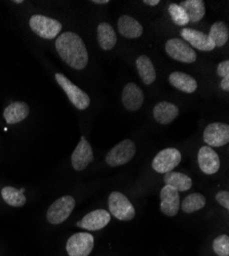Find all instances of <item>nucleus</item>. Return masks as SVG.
Returning <instances> with one entry per match:
<instances>
[{
  "label": "nucleus",
  "instance_id": "1",
  "mask_svg": "<svg viewBox=\"0 0 229 256\" xmlns=\"http://www.w3.org/2000/svg\"><path fill=\"white\" fill-rule=\"evenodd\" d=\"M56 50L67 65L75 70H82L88 66L89 54L85 42L73 32H65L58 36Z\"/></svg>",
  "mask_w": 229,
  "mask_h": 256
},
{
  "label": "nucleus",
  "instance_id": "2",
  "mask_svg": "<svg viewBox=\"0 0 229 256\" xmlns=\"http://www.w3.org/2000/svg\"><path fill=\"white\" fill-rule=\"evenodd\" d=\"M29 26L37 36L44 39H54L62 31V24L58 20L43 14L32 16Z\"/></svg>",
  "mask_w": 229,
  "mask_h": 256
},
{
  "label": "nucleus",
  "instance_id": "3",
  "mask_svg": "<svg viewBox=\"0 0 229 256\" xmlns=\"http://www.w3.org/2000/svg\"><path fill=\"white\" fill-rule=\"evenodd\" d=\"M55 78L62 90L67 94L69 100L75 106V108L78 110H86L88 108L91 104V98L85 92L73 84L64 74L57 73Z\"/></svg>",
  "mask_w": 229,
  "mask_h": 256
},
{
  "label": "nucleus",
  "instance_id": "4",
  "mask_svg": "<svg viewBox=\"0 0 229 256\" xmlns=\"http://www.w3.org/2000/svg\"><path fill=\"white\" fill-rule=\"evenodd\" d=\"M108 207L111 214L119 220H132L136 216L135 208L131 201L119 192H113L110 194Z\"/></svg>",
  "mask_w": 229,
  "mask_h": 256
},
{
  "label": "nucleus",
  "instance_id": "5",
  "mask_svg": "<svg viewBox=\"0 0 229 256\" xmlns=\"http://www.w3.org/2000/svg\"><path fill=\"white\" fill-rule=\"evenodd\" d=\"M75 208V200L71 196H63L56 200L48 209L47 220L52 224H63Z\"/></svg>",
  "mask_w": 229,
  "mask_h": 256
},
{
  "label": "nucleus",
  "instance_id": "6",
  "mask_svg": "<svg viewBox=\"0 0 229 256\" xmlns=\"http://www.w3.org/2000/svg\"><path fill=\"white\" fill-rule=\"evenodd\" d=\"M136 154V144L131 140H124L108 152L106 162L111 167H118L130 162Z\"/></svg>",
  "mask_w": 229,
  "mask_h": 256
},
{
  "label": "nucleus",
  "instance_id": "7",
  "mask_svg": "<svg viewBox=\"0 0 229 256\" xmlns=\"http://www.w3.org/2000/svg\"><path fill=\"white\" fill-rule=\"evenodd\" d=\"M182 155L175 148H168L161 150L152 161V168L156 172L165 174L171 172L181 162Z\"/></svg>",
  "mask_w": 229,
  "mask_h": 256
},
{
  "label": "nucleus",
  "instance_id": "8",
  "mask_svg": "<svg viewBox=\"0 0 229 256\" xmlns=\"http://www.w3.org/2000/svg\"><path fill=\"white\" fill-rule=\"evenodd\" d=\"M94 242L92 234L76 232L67 241V253L69 256H89L94 249Z\"/></svg>",
  "mask_w": 229,
  "mask_h": 256
},
{
  "label": "nucleus",
  "instance_id": "9",
  "mask_svg": "<svg viewBox=\"0 0 229 256\" xmlns=\"http://www.w3.org/2000/svg\"><path fill=\"white\" fill-rule=\"evenodd\" d=\"M165 52L178 62H193L196 60V52L186 41L180 38H172L166 41Z\"/></svg>",
  "mask_w": 229,
  "mask_h": 256
},
{
  "label": "nucleus",
  "instance_id": "10",
  "mask_svg": "<svg viewBox=\"0 0 229 256\" xmlns=\"http://www.w3.org/2000/svg\"><path fill=\"white\" fill-rule=\"evenodd\" d=\"M203 140L209 146H223L229 142V126L215 122L207 125L203 132Z\"/></svg>",
  "mask_w": 229,
  "mask_h": 256
},
{
  "label": "nucleus",
  "instance_id": "11",
  "mask_svg": "<svg viewBox=\"0 0 229 256\" xmlns=\"http://www.w3.org/2000/svg\"><path fill=\"white\" fill-rule=\"evenodd\" d=\"M93 160L94 153L92 146L87 140V138L82 136L71 157L72 167L77 172H81V170L86 169L89 164L93 162Z\"/></svg>",
  "mask_w": 229,
  "mask_h": 256
},
{
  "label": "nucleus",
  "instance_id": "12",
  "mask_svg": "<svg viewBox=\"0 0 229 256\" xmlns=\"http://www.w3.org/2000/svg\"><path fill=\"white\" fill-rule=\"evenodd\" d=\"M111 220V216L108 211L104 209L94 210L86 216H83L79 222H77V226L87 230H99L105 228Z\"/></svg>",
  "mask_w": 229,
  "mask_h": 256
},
{
  "label": "nucleus",
  "instance_id": "13",
  "mask_svg": "<svg viewBox=\"0 0 229 256\" xmlns=\"http://www.w3.org/2000/svg\"><path fill=\"white\" fill-rule=\"evenodd\" d=\"M197 162L200 170L206 176L217 174L220 168V158L209 146H203L200 148L197 154Z\"/></svg>",
  "mask_w": 229,
  "mask_h": 256
},
{
  "label": "nucleus",
  "instance_id": "14",
  "mask_svg": "<svg viewBox=\"0 0 229 256\" xmlns=\"http://www.w3.org/2000/svg\"><path fill=\"white\" fill-rule=\"evenodd\" d=\"M179 192L170 186H164L160 192V210L166 216H176L180 209Z\"/></svg>",
  "mask_w": 229,
  "mask_h": 256
},
{
  "label": "nucleus",
  "instance_id": "15",
  "mask_svg": "<svg viewBox=\"0 0 229 256\" xmlns=\"http://www.w3.org/2000/svg\"><path fill=\"white\" fill-rule=\"evenodd\" d=\"M182 38L187 44L192 48L201 50V52H211L216 46L213 44V41L206 34L189 28H184L181 31Z\"/></svg>",
  "mask_w": 229,
  "mask_h": 256
},
{
  "label": "nucleus",
  "instance_id": "16",
  "mask_svg": "<svg viewBox=\"0 0 229 256\" xmlns=\"http://www.w3.org/2000/svg\"><path fill=\"white\" fill-rule=\"evenodd\" d=\"M122 104L124 108L135 112L141 109L144 102V94L135 83H128L122 92Z\"/></svg>",
  "mask_w": 229,
  "mask_h": 256
},
{
  "label": "nucleus",
  "instance_id": "17",
  "mask_svg": "<svg viewBox=\"0 0 229 256\" xmlns=\"http://www.w3.org/2000/svg\"><path fill=\"white\" fill-rule=\"evenodd\" d=\"M179 115L178 106L170 102H160L155 104L153 109V117L156 122L162 125L170 124Z\"/></svg>",
  "mask_w": 229,
  "mask_h": 256
},
{
  "label": "nucleus",
  "instance_id": "18",
  "mask_svg": "<svg viewBox=\"0 0 229 256\" xmlns=\"http://www.w3.org/2000/svg\"><path fill=\"white\" fill-rule=\"evenodd\" d=\"M118 32L121 36L134 39L138 38L143 34V27L136 18L130 16H121L117 23Z\"/></svg>",
  "mask_w": 229,
  "mask_h": 256
},
{
  "label": "nucleus",
  "instance_id": "19",
  "mask_svg": "<svg viewBox=\"0 0 229 256\" xmlns=\"http://www.w3.org/2000/svg\"><path fill=\"white\" fill-rule=\"evenodd\" d=\"M29 112V106L26 102H15L7 106L4 112V117L8 124H17L25 120L28 117Z\"/></svg>",
  "mask_w": 229,
  "mask_h": 256
},
{
  "label": "nucleus",
  "instance_id": "20",
  "mask_svg": "<svg viewBox=\"0 0 229 256\" xmlns=\"http://www.w3.org/2000/svg\"><path fill=\"white\" fill-rule=\"evenodd\" d=\"M172 86L185 94H193L197 90L196 80L188 74L183 72H174L169 76Z\"/></svg>",
  "mask_w": 229,
  "mask_h": 256
},
{
  "label": "nucleus",
  "instance_id": "21",
  "mask_svg": "<svg viewBox=\"0 0 229 256\" xmlns=\"http://www.w3.org/2000/svg\"><path fill=\"white\" fill-rule=\"evenodd\" d=\"M116 41V33L110 24L103 22L98 26V42L102 50H111L115 46Z\"/></svg>",
  "mask_w": 229,
  "mask_h": 256
},
{
  "label": "nucleus",
  "instance_id": "22",
  "mask_svg": "<svg viewBox=\"0 0 229 256\" xmlns=\"http://www.w3.org/2000/svg\"><path fill=\"white\" fill-rule=\"evenodd\" d=\"M136 67L142 81L146 84H152L156 79V71L151 60L147 56H140L136 60Z\"/></svg>",
  "mask_w": 229,
  "mask_h": 256
},
{
  "label": "nucleus",
  "instance_id": "23",
  "mask_svg": "<svg viewBox=\"0 0 229 256\" xmlns=\"http://www.w3.org/2000/svg\"><path fill=\"white\" fill-rule=\"evenodd\" d=\"M179 6L186 12L191 23L199 22L205 14V4L202 0H184Z\"/></svg>",
  "mask_w": 229,
  "mask_h": 256
},
{
  "label": "nucleus",
  "instance_id": "24",
  "mask_svg": "<svg viewBox=\"0 0 229 256\" xmlns=\"http://www.w3.org/2000/svg\"><path fill=\"white\" fill-rule=\"evenodd\" d=\"M163 180L165 186H172L177 192H186L190 190V188L192 186L191 178L188 176L181 172H171L165 174Z\"/></svg>",
  "mask_w": 229,
  "mask_h": 256
},
{
  "label": "nucleus",
  "instance_id": "25",
  "mask_svg": "<svg viewBox=\"0 0 229 256\" xmlns=\"http://www.w3.org/2000/svg\"><path fill=\"white\" fill-rule=\"evenodd\" d=\"M2 197L7 204L17 208L24 206L27 201L24 193L13 186H5L2 190Z\"/></svg>",
  "mask_w": 229,
  "mask_h": 256
},
{
  "label": "nucleus",
  "instance_id": "26",
  "mask_svg": "<svg viewBox=\"0 0 229 256\" xmlns=\"http://www.w3.org/2000/svg\"><path fill=\"white\" fill-rule=\"evenodd\" d=\"M213 41L215 46H223L227 44L229 38V30L224 22H216L210 29V33L207 35Z\"/></svg>",
  "mask_w": 229,
  "mask_h": 256
},
{
  "label": "nucleus",
  "instance_id": "27",
  "mask_svg": "<svg viewBox=\"0 0 229 256\" xmlns=\"http://www.w3.org/2000/svg\"><path fill=\"white\" fill-rule=\"evenodd\" d=\"M206 200L203 195L199 193H193L187 196L182 202V210L185 213H193L202 209L205 206Z\"/></svg>",
  "mask_w": 229,
  "mask_h": 256
},
{
  "label": "nucleus",
  "instance_id": "28",
  "mask_svg": "<svg viewBox=\"0 0 229 256\" xmlns=\"http://www.w3.org/2000/svg\"><path fill=\"white\" fill-rule=\"evenodd\" d=\"M169 12L173 20V22L178 26H185L189 23L188 16H187L186 12L182 10V8L179 4H172L169 6Z\"/></svg>",
  "mask_w": 229,
  "mask_h": 256
},
{
  "label": "nucleus",
  "instance_id": "29",
  "mask_svg": "<svg viewBox=\"0 0 229 256\" xmlns=\"http://www.w3.org/2000/svg\"><path fill=\"white\" fill-rule=\"evenodd\" d=\"M213 250L218 256H229V237L220 234L213 241Z\"/></svg>",
  "mask_w": 229,
  "mask_h": 256
},
{
  "label": "nucleus",
  "instance_id": "30",
  "mask_svg": "<svg viewBox=\"0 0 229 256\" xmlns=\"http://www.w3.org/2000/svg\"><path fill=\"white\" fill-rule=\"evenodd\" d=\"M216 201L225 209H229V193L227 190L218 192L216 195Z\"/></svg>",
  "mask_w": 229,
  "mask_h": 256
},
{
  "label": "nucleus",
  "instance_id": "31",
  "mask_svg": "<svg viewBox=\"0 0 229 256\" xmlns=\"http://www.w3.org/2000/svg\"><path fill=\"white\" fill-rule=\"evenodd\" d=\"M217 74L222 78L229 76V60H223L219 64L217 68Z\"/></svg>",
  "mask_w": 229,
  "mask_h": 256
},
{
  "label": "nucleus",
  "instance_id": "32",
  "mask_svg": "<svg viewBox=\"0 0 229 256\" xmlns=\"http://www.w3.org/2000/svg\"><path fill=\"white\" fill-rule=\"evenodd\" d=\"M221 88H222L223 90H226V92L229 90V76H226V77L222 78V81H221Z\"/></svg>",
  "mask_w": 229,
  "mask_h": 256
},
{
  "label": "nucleus",
  "instance_id": "33",
  "mask_svg": "<svg viewBox=\"0 0 229 256\" xmlns=\"http://www.w3.org/2000/svg\"><path fill=\"white\" fill-rule=\"evenodd\" d=\"M143 4H147V6H155L158 4H160V2H159V0H144Z\"/></svg>",
  "mask_w": 229,
  "mask_h": 256
},
{
  "label": "nucleus",
  "instance_id": "34",
  "mask_svg": "<svg viewBox=\"0 0 229 256\" xmlns=\"http://www.w3.org/2000/svg\"><path fill=\"white\" fill-rule=\"evenodd\" d=\"M92 2L97 4H109V0H93Z\"/></svg>",
  "mask_w": 229,
  "mask_h": 256
},
{
  "label": "nucleus",
  "instance_id": "35",
  "mask_svg": "<svg viewBox=\"0 0 229 256\" xmlns=\"http://www.w3.org/2000/svg\"><path fill=\"white\" fill-rule=\"evenodd\" d=\"M14 2H15V4H23L24 2H23V0H19V2H18V0H15Z\"/></svg>",
  "mask_w": 229,
  "mask_h": 256
}]
</instances>
